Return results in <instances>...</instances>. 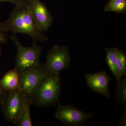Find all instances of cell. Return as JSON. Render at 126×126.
<instances>
[{"label":"cell","mask_w":126,"mask_h":126,"mask_svg":"<svg viewBox=\"0 0 126 126\" xmlns=\"http://www.w3.org/2000/svg\"><path fill=\"white\" fill-rule=\"evenodd\" d=\"M27 3L15 6L9 19L4 22H0V27L5 32L28 35L31 37L33 44L46 41L48 37L40 29L31 15Z\"/></svg>","instance_id":"1"},{"label":"cell","mask_w":126,"mask_h":126,"mask_svg":"<svg viewBox=\"0 0 126 126\" xmlns=\"http://www.w3.org/2000/svg\"><path fill=\"white\" fill-rule=\"evenodd\" d=\"M61 92L60 74L48 73L29 98L31 105L43 107L55 106L59 103Z\"/></svg>","instance_id":"2"},{"label":"cell","mask_w":126,"mask_h":126,"mask_svg":"<svg viewBox=\"0 0 126 126\" xmlns=\"http://www.w3.org/2000/svg\"><path fill=\"white\" fill-rule=\"evenodd\" d=\"M10 39L15 44L17 54L15 59V68L19 73L34 69L43 68L40 61V58L43 48L36 44L30 47H25L19 41L16 34H13Z\"/></svg>","instance_id":"3"},{"label":"cell","mask_w":126,"mask_h":126,"mask_svg":"<svg viewBox=\"0 0 126 126\" xmlns=\"http://www.w3.org/2000/svg\"><path fill=\"white\" fill-rule=\"evenodd\" d=\"M95 112L86 113L73 105H63L59 103L54 116L65 126H83L92 119Z\"/></svg>","instance_id":"4"},{"label":"cell","mask_w":126,"mask_h":126,"mask_svg":"<svg viewBox=\"0 0 126 126\" xmlns=\"http://www.w3.org/2000/svg\"><path fill=\"white\" fill-rule=\"evenodd\" d=\"M43 68L47 73H59L70 66L71 59L69 51L63 46L54 45L47 52Z\"/></svg>","instance_id":"5"},{"label":"cell","mask_w":126,"mask_h":126,"mask_svg":"<svg viewBox=\"0 0 126 126\" xmlns=\"http://www.w3.org/2000/svg\"><path fill=\"white\" fill-rule=\"evenodd\" d=\"M27 96L20 90L7 92L0 104L2 115L6 121L15 125Z\"/></svg>","instance_id":"6"},{"label":"cell","mask_w":126,"mask_h":126,"mask_svg":"<svg viewBox=\"0 0 126 126\" xmlns=\"http://www.w3.org/2000/svg\"><path fill=\"white\" fill-rule=\"evenodd\" d=\"M27 8L40 29L43 32L49 30L53 24V17L46 5L40 0H30Z\"/></svg>","instance_id":"7"},{"label":"cell","mask_w":126,"mask_h":126,"mask_svg":"<svg viewBox=\"0 0 126 126\" xmlns=\"http://www.w3.org/2000/svg\"><path fill=\"white\" fill-rule=\"evenodd\" d=\"M85 79L88 87L94 92L110 99L111 96L109 89V84L112 79L106 71L95 73H86Z\"/></svg>","instance_id":"8"},{"label":"cell","mask_w":126,"mask_h":126,"mask_svg":"<svg viewBox=\"0 0 126 126\" xmlns=\"http://www.w3.org/2000/svg\"><path fill=\"white\" fill-rule=\"evenodd\" d=\"M47 73L43 68L19 73L20 90L29 97L41 79Z\"/></svg>","instance_id":"9"},{"label":"cell","mask_w":126,"mask_h":126,"mask_svg":"<svg viewBox=\"0 0 126 126\" xmlns=\"http://www.w3.org/2000/svg\"><path fill=\"white\" fill-rule=\"evenodd\" d=\"M19 73L16 68L6 72L0 79V84L6 92L20 90Z\"/></svg>","instance_id":"10"},{"label":"cell","mask_w":126,"mask_h":126,"mask_svg":"<svg viewBox=\"0 0 126 126\" xmlns=\"http://www.w3.org/2000/svg\"><path fill=\"white\" fill-rule=\"evenodd\" d=\"M31 105L29 98L26 97L20 113L16 119L15 124L17 126H32V122L30 113V107Z\"/></svg>","instance_id":"11"},{"label":"cell","mask_w":126,"mask_h":126,"mask_svg":"<svg viewBox=\"0 0 126 126\" xmlns=\"http://www.w3.org/2000/svg\"><path fill=\"white\" fill-rule=\"evenodd\" d=\"M106 60L110 70L114 75L117 83H119L122 78L118 70L116 63V48H106Z\"/></svg>","instance_id":"12"},{"label":"cell","mask_w":126,"mask_h":126,"mask_svg":"<svg viewBox=\"0 0 126 126\" xmlns=\"http://www.w3.org/2000/svg\"><path fill=\"white\" fill-rule=\"evenodd\" d=\"M104 12H113L122 14L126 11V0H109L104 7Z\"/></svg>","instance_id":"13"},{"label":"cell","mask_w":126,"mask_h":126,"mask_svg":"<svg viewBox=\"0 0 126 126\" xmlns=\"http://www.w3.org/2000/svg\"><path fill=\"white\" fill-rule=\"evenodd\" d=\"M116 101L121 105H126V77L122 78L117 83L116 89Z\"/></svg>","instance_id":"14"},{"label":"cell","mask_w":126,"mask_h":126,"mask_svg":"<svg viewBox=\"0 0 126 126\" xmlns=\"http://www.w3.org/2000/svg\"><path fill=\"white\" fill-rule=\"evenodd\" d=\"M117 67L122 78L126 77V56L125 52L116 48Z\"/></svg>","instance_id":"15"},{"label":"cell","mask_w":126,"mask_h":126,"mask_svg":"<svg viewBox=\"0 0 126 126\" xmlns=\"http://www.w3.org/2000/svg\"><path fill=\"white\" fill-rule=\"evenodd\" d=\"M30 0H0V4L4 2H8L14 5L15 6L26 4Z\"/></svg>","instance_id":"16"},{"label":"cell","mask_w":126,"mask_h":126,"mask_svg":"<svg viewBox=\"0 0 126 126\" xmlns=\"http://www.w3.org/2000/svg\"><path fill=\"white\" fill-rule=\"evenodd\" d=\"M8 41L7 32H4L0 27V45L7 43Z\"/></svg>","instance_id":"17"},{"label":"cell","mask_w":126,"mask_h":126,"mask_svg":"<svg viewBox=\"0 0 126 126\" xmlns=\"http://www.w3.org/2000/svg\"><path fill=\"white\" fill-rule=\"evenodd\" d=\"M119 126H126V107L122 114L121 117L119 122Z\"/></svg>","instance_id":"18"},{"label":"cell","mask_w":126,"mask_h":126,"mask_svg":"<svg viewBox=\"0 0 126 126\" xmlns=\"http://www.w3.org/2000/svg\"><path fill=\"white\" fill-rule=\"evenodd\" d=\"M6 93H7V92H6L3 89V88L0 84V104L2 102Z\"/></svg>","instance_id":"19"},{"label":"cell","mask_w":126,"mask_h":126,"mask_svg":"<svg viewBox=\"0 0 126 126\" xmlns=\"http://www.w3.org/2000/svg\"><path fill=\"white\" fill-rule=\"evenodd\" d=\"M1 54V48L0 47V56Z\"/></svg>","instance_id":"20"}]
</instances>
